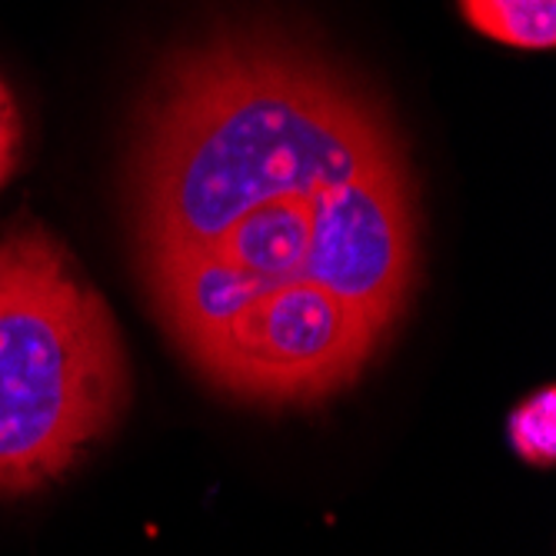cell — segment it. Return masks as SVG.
<instances>
[{
    "mask_svg": "<svg viewBox=\"0 0 556 556\" xmlns=\"http://www.w3.org/2000/svg\"><path fill=\"white\" fill-rule=\"evenodd\" d=\"M117 320L61 237L24 220L0 237V496L64 480L127 410Z\"/></svg>",
    "mask_w": 556,
    "mask_h": 556,
    "instance_id": "2",
    "label": "cell"
},
{
    "mask_svg": "<svg viewBox=\"0 0 556 556\" xmlns=\"http://www.w3.org/2000/svg\"><path fill=\"white\" fill-rule=\"evenodd\" d=\"M127 211L161 330L200 380L257 407L357 383L420 283V190L390 117L270 34L167 61L137 117Z\"/></svg>",
    "mask_w": 556,
    "mask_h": 556,
    "instance_id": "1",
    "label": "cell"
},
{
    "mask_svg": "<svg viewBox=\"0 0 556 556\" xmlns=\"http://www.w3.org/2000/svg\"><path fill=\"white\" fill-rule=\"evenodd\" d=\"M464 21L507 47L549 50L556 43V0H460Z\"/></svg>",
    "mask_w": 556,
    "mask_h": 556,
    "instance_id": "3",
    "label": "cell"
},
{
    "mask_svg": "<svg viewBox=\"0 0 556 556\" xmlns=\"http://www.w3.org/2000/svg\"><path fill=\"white\" fill-rule=\"evenodd\" d=\"M556 396L553 387H540L507 420L510 443L520 457L533 467H553L556 460Z\"/></svg>",
    "mask_w": 556,
    "mask_h": 556,
    "instance_id": "4",
    "label": "cell"
},
{
    "mask_svg": "<svg viewBox=\"0 0 556 556\" xmlns=\"http://www.w3.org/2000/svg\"><path fill=\"white\" fill-rule=\"evenodd\" d=\"M21 150H24L21 108H17L11 87L0 80V187L14 177V170L21 164Z\"/></svg>",
    "mask_w": 556,
    "mask_h": 556,
    "instance_id": "5",
    "label": "cell"
}]
</instances>
